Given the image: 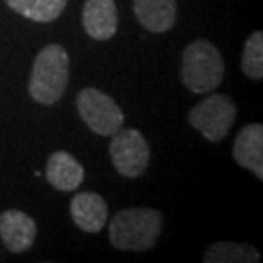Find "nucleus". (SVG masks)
Masks as SVG:
<instances>
[{
    "instance_id": "4",
    "label": "nucleus",
    "mask_w": 263,
    "mask_h": 263,
    "mask_svg": "<svg viewBox=\"0 0 263 263\" xmlns=\"http://www.w3.org/2000/svg\"><path fill=\"white\" fill-rule=\"evenodd\" d=\"M236 117H238V106L233 98L214 92L197 103L190 109L186 120L209 142H220L233 128Z\"/></svg>"
},
{
    "instance_id": "10",
    "label": "nucleus",
    "mask_w": 263,
    "mask_h": 263,
    "mask_svg": "<svg viewBox=\"0 0 263 263\" xmlns=\"http://www.w3.org/2000/svg\"><path fill=\"white\" fill-rule=\"evenodd\" d=\"M233 156L241 167L263 180V127L260 123H250L241 128L234 140Z\"/></svg>"
},
{
    "instance_id": "15",
    "label": "nucleus",
    "mask_w": 263,
    "mask_h": 263,
    "mask_svg": "<svg viewBox=\"0 0 263 263\" xmlns=\"http://www.w3.org/2000/svg\"><path fill=\"white\" fill-rule=\"evenodd\" d=\"M241 70L246 77L253 81L263 79V33L253 31L246 40L243 57H241Z\"/></svg>"
},
{
    "instance_id": "9",
    "label": "nucleus",
    "mask_w": 263,
    "mask_h": 263,
    "mask_svg": "<svg viewBox=\"0 0 263 263\" xmlns=\"http://www.w3.org/2000/svg\"><path fill=\"white\" fill-rule=\"evenodd\" d=\"M70 215L81 231L96 234L108 222V205L99 193L81 192L72 198Z\"/></svg>"
},
{
    "instance_id": "7",
    "label": "nucleus",
    "mask_w": 263,
    "mask_h": 263,
    "mask_svg": "<svg viewBox=\"0 0 263 263\" xmlns=\"http://www.w3.org/2000/svg\"><path fill=\"white\" fill-rule=\"evenodd\" d=\"M38 226L23 210L9 209L0 214V238L10 253H24L33 246Z\"/></svg>"
},
{
    "instance_id": "2",
    "label": "nucleus",
    "mask_w": 263,
    "mask_h": 263,
    "mask_svg": "<svg viewBox=\"0 0 263 263\" xmlns=\"http://www.w3.org/2000/svg\"><path fill=\"white\" fill-rule=\"evenodd\" d=\"M68 84V53L62 45L51 43L38 51L33 62L28 91L36 103L51 106L64 96Z\"/></svg>"
},
{
    "instance_id": "5",
    "label": "nucleus",
    "mask_w": 263,
    "mask_h": 263,
    "mask_svg": "<svg viewBox=\"0 0 263 263\" xmlns=\"http://www.w3.org/2000/svg\"><path fill=\"white\" fill-rule=\"evenodd\" d=\"M77 111L94 134L109 137L123 127L125 115L118 103L96 87H86L77 94Z\"/></svg>"
},
{
    "instance_id": "14",
    "label": "nucleus",
    "mask_w": 263,
    "mask_h": 263,
    "mask_svg": "<svg viewBox=\"0 0 263 263\" xmlns=\"http://www.w3.org/2000/svg\"><path fill=\"white\" fill-rule=\"evenodd\" d=\"M14 12L34 23H51L65 10L67 0H5Z\"/></svg>"
},
{
    "instance_id": "11",
    "label": "nucleus",
    "mask_w": 263,
    "mask_h": 263,
    "mask_svg": "<svg viewBox=\"0 0 263 263\" xmlns=\"http://www.w3.org/2000/svg\"><path fill=\"white\" fill-rule=\"evenodd\" d=\"M84 167L70 152L57 151L46 164V180L60 192H73L84 181Z\"/></svg>"
},
{
    "instance_id": "12",
    "label": "nucleus",
    "mask_w": 263,
    "mask_h": 263,
    "mask_svg": "<svg viewBox=\"0 0 263 263\" xmlns=\"http://www.w3.org/2000/svg\"><path fill=\"white\" fill-rule=\"evenodd\" d=\"M134 12L149 33H166L176 23V0H134Z\"/></svg>"
},
{
    "instance_id": "13",
    "label": "nucleus",
    "mask_w": 263,
    "mask_h": 263,
    "mask_svg": "<svg viewBox=\"0 0 263 263\" xmlns=\"http://www.w3.org/2000/svg\"><path fill=\"white\" fill-rule=\"evenodd\" d=\"M205 263H256L260 261V251L248 243L220 241L212 245L203 255Z\"/></svg>"
},
{
    "instance_id": "6",
    "label": "nucleus",
    "mask_w": 263,
    "mask_h": 263,
    "mask_svg": "<svg viewBox=\"0 0 263 263\" xmlns=\"http://www.w3.org/2000/svg\"><path fill=\"white\" fill-rule=\"evenodd\" d=\"M111 137L109 156L118 175L125 178H139L144 175L151 159L145 137L135 128H120Z\"/></svg>"
},
{
    "instance_id": "8",
    "label": "nucleus",
    "mask_w": 263,
    "mask_h": 263,
    "mask_svg": "<svg viewBox=\"0 0 263 263\" xmlns=\"http://www.w3.org/2000/svg\"><path fill=\"white\" fill-rule=\"evenodd\" d=\"M82 24L92 40H111L118 29V9L115 0H86L82 9Z\"/></svg>"
},
{
    "instance_id": "3",
    "label": "nucleus",
    "mask_w": 263,
    "mask_h": 263,
    "mask_svg": "<svg viewBox=\"0 0 263 263\" xmlns=\"http://www.w3.org/2000/svg\"><path fill=\"white\" fill-rule=\"evenodd\" d=\"M224 59L207 40H197L183 51L181 82L193 94L214 92L224 79Z\"/></svg>"
},
{
    "instance_id": "1",
    "label": "nucleus",
    "mask_w": 263,
    "mask_h": 263,
    "mask_svg": "<svg viewBox=\"0 0 263 263\" xmlns=\"http://www.w3.org/2000/svg\"><path fill=\"white\" fill-rule=\"evenodd\" d=\"M161 231L162 214L159 210L123 209L109 222V241L122 251H147L157 243Z\"/></svg>"
}]
</instances>
